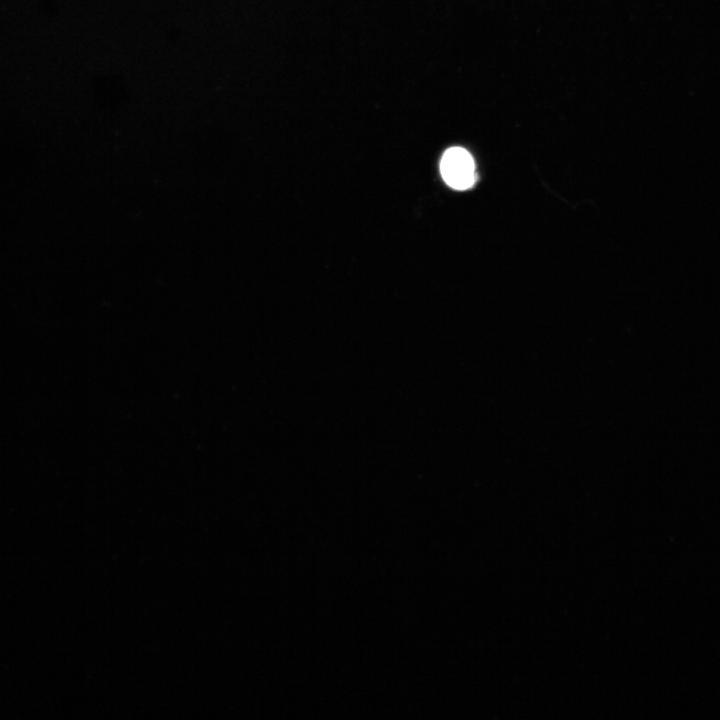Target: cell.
I'll use <instances>...</instances> for the list:
<instances>
[{
  "instance_id": "6da1fadb",
  "label": "cell",
  "mask_w": 720,
  "mask_h": 720,
  "mask_svg": "<svg viewBox=\"0 0 720 720\" xmlns=\"http://www.w3.org/2000/svg\"><path fill=\"white\" fill-rule=\"evenodd\" d=\"M440 172L446 184L456 190H466L476 180L474 160L462 147H451L445 151L440 161Z\"/></svg>"
}]
</instances>
